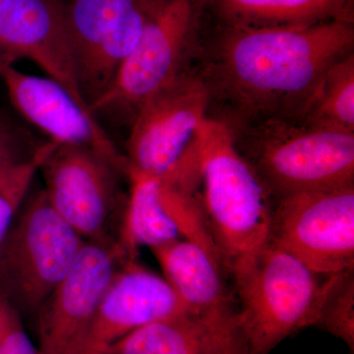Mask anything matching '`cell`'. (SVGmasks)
Masks as SVG:
<instances>
[{"label":"cell","mask_w":354,"mask_h":354,"mask_svg":"<svg viewBox=\"0 0 354 354\" xmlns=\"http://www.w3.org/2000/svg\"><path fill=\"white\" fill-rule=\"evenodd\" d=\"M351 53L354 21L276 28L216 23L204 29L194 67L208 92V118L232 131L301 121L328 70Z\"/></svg>","instance_id":"6da1fadb"},{"label":"cell","mask_w":354,"mask_h":354,"mask_svg":"<svg viewBox=\"0 0 354 354\" xmlns=\"http://www.w3.org/2000/svg\"><path fill=\"white\" fill-rule=\"evenodd\" d=\"M200 199L232 285L270 241L272 199L225 125L207 118L200 131Z\"/></svg>","instance_id":"7a4b0ae2"},{"label":"cell","mask_w":354,"mask_h":354,"mask_svg":"<svg viewBox=\"0 0 354 354\" xmlns=\"http://www.w3.org/2000/svg\"><path fill=\"white\" fill-rule=\"evenodd\" d=\"M230 132L272 200L354 181V133L291 120Z\"/></svg>","instance_id":"3957f363"},{"label":"cell","mask_w":354,"mask_h":354,"mask_svg":"<svg viewBox=\"0 0 354 354\" xmlns=\"http://www.w3.org/2000/svg\"><path fill=\"white\" fill-rule=\"evenodd\" d=\"M206 14L204 0H155L138 44L91 113L131 124L144 102L194 66Z\"/></svg>","instance_id":"277c9868"},{"label":"cell","mask_w":354,"mask_h":354,"mask_svg":"<svg viewBox=\"0 0 354 354\" xmlns=\"http://www.w3.org/2000/svg\"><path fill=\"white\" fill-rule=\"evenodd\" d=\"M208 109V92L194 66L144 102L129 125L127 176L178 183L197 176Z\"/></svg>","instance_id":"5b68a950"},{"label":"cell","mask_w":354,"mask_h":354,"mask_svg":"<svg viewBox=\"0 0 354 354\" xmlns=\"http://www.w3.org/2000/svg\"><path fill=\"white\" fill-rule=\"evenodd\" d=\"M325 277L268 242L234 285L248 354H269L286 337L315 326Z\"/></svg>","instance_id":"8992f818"},{"label":"cell","mask_w":354,"mask_h":354,"mask_svg":"<svg viewBox=\"0 0 354 354\" xmlns=\"http://www.w3.org/2000/svg\"><path fill=\"white\" fill-rule=\"evenodd\" d=\"M84 239L44 189L26 198L0 244V286L16 310L37 313L78 255Z\"/></svg>","instance_id":"52a82bcc"},{"label":"cell","mask_w":354,"mask_h":354,"mask_svg":"<svg viewBox=\"0 0 354 354\" xmlns=\"http://www.w3.org/2000/svg\"><path fill=\"white\" fill-rule=\"evenodd\" d=\"M46 196L58 215L86 241L120 245L127 200L118 185L124 174L104 153L77 145H58L44 160Z\"/></svg>","instance_id":"ba28073f"},{"label":"cell","mask_w":354,"mask_h":354,"mask_svg":"<svg viewBox=\"0 0 354 354\" xmlns=\"http://www.w3.org/2000/svg\"><path fill=\"white\" fill-rule=\"evenodd\" d=\"M270 241L321 276L354 269V181L272 200Z\"/></svg>","instance_id":"9c48e42d"},{"label":"cell","mask_w":354,"mask_h":354,"mask_svg":"<svg viewBox=\"0 0 354 354\" xmlns=\"http://www.w3.org/2000/svg\"><path fill=\"white\" fill-rule=\"evenodd\" d=\"M155 0L65 2L72 62L79 91L90 106L108 91L138 44Z\"/></svg>","instance_id":"30bf717a"},{"label":"cell","mask_w":354,"mask_h":354,"mask_svg":"<svg viewBox=\"0 0 354 354\" xmlns=\"http://www.w3.org/2000/svg\"><path fill=\"white\" fill-rule=\"evenodd\" d=\"M128 257L120 245L84 242L38 312L39 354H65L87 329L111 279Z\"/></svg>","instance_id":"8fae6325"},{"label":"cell","mask_w":354,"mask_h":354,"mask_svg":"<svg viewBox=\"0 0 354 354\" xmlns=\"http://www.w3.org/2000/svg\"><path fill=\"white\" fill-rule=\"evenodd\" d=\"M184 312L180 297L167 279L135 258L127 259L114 274L87 329L65 354H106L132 330Z\"/></svg>","instance_id":"7c38bea8"},{"label":"cell","mask_w":354,"mask_h":354,"mask_svg":"<svg viewBox=\"0 0 354 354\" xmlns=\"http://www.w3.org/2000/svg\"><path fill=\"white\" fill-rule=\"evenodd\" d=\"M14 108L59 145L88 147L104 153L127 176V160L99 120L62 84L9 65L0 74Z\"/></svg>","instance_id":"4fadbf2b"},{"label":"cell","mask_w":354,"mask_h":354,"mask_svg":"<svg viewBox=\"0 0 354 354\" xmlns=\"http://www.w3.org/2000/svg\"><path fill=\"white\" fill-rule=\"evenodd\" d=\"M0 46L38 65L90 111L74 73L62 0H0Z\"/></svg>","instance_id":"5bb4252c"},{"label":"cell","mask_w":354,"mask_h":354,"mask_svg":"<svg viewBox=\"0 0 354 354\" xmlns=\"http://www.w3.org/2000/svg\"><path fill=\"white\" fill-rule=\"evenodd\" d=\"M218 24L239 28L297 27L354 21V0H204Z\"/></svg>","instance_id":"9a60e30c"},{"label":"cell","mask_w":354,"mask_h":354,"mask_svg":"<svg viewBox=\"0 0 354 354\" xmlns=\"http://www.w3.org/2000/svg\"><path fill=\"white\" fill-rule=\"evenodd\" d=\"M131 189L128 195L120 247L129 258H136L139 247L152 250L183 239L176 223L165 211L157 179L128 176Z\"/></svg>","instance_id":"2e32d148"},{"label":"cell","mask_w":354,"mask_h":354,"mask_svg":"<svg viewBox=\"0 0 354 354\" xmlns=\"http://www.w3.org/2000/svg\"><path fill=\"white\" fill-rule=\"evenodd\" d=\"M106 354H234L186 312L153 321L121 337Z\"/></svg>","instance_id":"e0dca14e"},{"label":"cell","mask_w":354,"mask_h":354,"mask_svg":"<svg viewBox=\"0 0 354 354\" xmlns=\"http://www.w3.org/2000/svg\"><path fill=\"white\" fill-rule=\"evenodd\" d=\"M301 121L312 127L354 133V53L328 70Z\"/></svg>","instance_id":"ac0fdd59"},{"label":"cell","mask_w":354,"mask_h":354,"mask_svg":"<svg viewBox=\"0 0 354 354\" xmlns=\"http://www.w3.org/2000/svg\"><path fill=\"white\" fill-rule=\"evenodd\" d=\"M315 326L354 353V269L325 277Z\"/></svg>","instance_id":"d6986e66"},{"label":"cell","mask_w":354,"mask_h":354,"mask_svg":"<svg viewBox=\"0 0 354 354\" xmlns=\"http://www.w3.org/2000/svg\"><path fill=\"white\" fill-rule=\"evenodd\" d=\"M58 146L48 140L29 160L18 165L0 184V244L6 239L18 212L27 198L34 177L46 157Z\"/></svg>","instance_id":"ffe728a7"},{"label":"cell","mask_w":354,"mask_h":354,"mask_svg":"<svg viewBox=\"0 0 354 354\" xmlns=\"http://www.w3.org/2000/svg\"><path fill=\"white\" fill-rule=\"evenodd\" d=\"M0 354H39L21 323L18 311L0 300Z\"/></svg>","instance_id":"44dd1931"},{"label":"cell","mask_w":354,"mask_h":354,"mask_svg":"<svg viewBox=\"0 0 354 354\" xmlns=\"http://www.w3.org/2000/svg\"><path fill=\"white\" fill-rule=\"evenodd\" d=\"M26 133L8 118L0 114V152L29 139Z\"/></svg>","instance_id":"7402d4cb"},{"label":"cell","mask_w":354,"mask_h":354,"mask_svg":"<svg viewBox=\"0 0 354 354\" xmlns=\"http://www.w3.org/2000/svg\"><path fill=\"white\" fill-rule=\"evenodd\" d=\"M17 59L0 46V74L7 66L13 65Z\"/></svg>","instance_id":"603a6c76"}]
</instances>
